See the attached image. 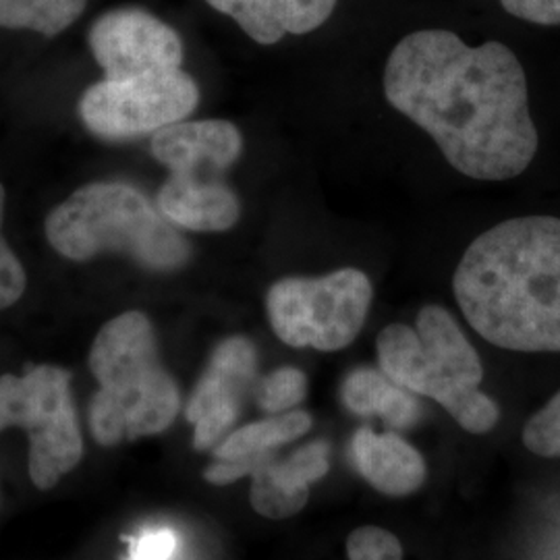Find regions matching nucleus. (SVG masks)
<instances>
[{
  "mask_svg": "<svg viewBox=\"0 0 560 560\" xmlns=\"http://www.w3.org/2000/svg\"><path fill=\"white\" fill-rule=\"evenodd\" d=\"M384 96L469 179H515L538 154L527 78L502 42L469 46L446 30L413 32L386 60Z\"/></svg>",
  "mask_w": 560,
  "mask_h": 560,
  "instance_id": "obj_1",
  "label": "nucleus"
},
{
  "mask_svg": "<svg viewBox=\"0 0 560 560\" xmlns=\"http://www.w3.org/2000/svg\"><path fill=\"white\" fill-rule=\"evenodd\" d=\"M481 339L520 353H560V219L521 217L474 241L453 279Z\"/></svg>",
  "mask_w": 560,
  "mask_h": 560,
  "instance_id": "obj_2",
  "label": "nucleus"
},
{
  "mask_svg": "<svg viewBox=\"0 0 560 560\" xmlns=\"http://www.w3.org/2000/svg\"><path fill=\"white\" fill-rule=\"evenodd\" d=\"M90 370L101 388L88 420L102 446L161 434L177 418L179 386L162 365L145 314L125 312L106 322L92 345Z\"/></svg>",
  "mask_w": 560,
  "mask_h": 560,
  "instance_id": "obj_3",
  "label": "nucleus"
},
{
  "mask_svg": "<svg viewBox=\"0 0 560 560\" xmlns=\"http://www.w3.org/2000/svg\"><path fill=\"white\" fill-rule=\"evenodd\" d=\"M376 353L378 368L390 381L416 397L436 400L469 434H486L501 420L497 400L481 393L478 351L441 305L421 307L416 326H386Z\"/></svg>",
  "mask_w": 560,
  "mask_h": 560,
  "instance_id": "obj_4",
  "label": "nucleus"
},
{
  "mask_svg": "<svg viewBox=\"0 0 560 560\" xmlns=\"http://www.w3.org/2000/svg\"><path fill=\"white\" fill-rule=\"evenodd\" d=\"M44 231L67 260L119 252L148 270L173 272L191 258L179 231L138 187L122 180L83 185L48 214Z\"/></svg>",
  "mask_w": 560,
  "mask_h": 560,
  "instance_id": "obj_5",
  "label": "nucleus"
},
{
  "mask_svg": "<svg viewBox=\"0 0 560 560\" xmlns=\"http://www.w3.org/2000/svg\"><path fill=\"white\" fill-rule=\"evenodd\" d=\"M27 432V471L38 490H50L83 457V439L71 397V374L59 365H34L0 378V432Z\"/></svg>",
  "mask_w": 560,
  "mask_h": 560,
  "instance_id": "obj_6",
  "label": "nucleus"
},
{
  "mask_svg": "<svg viewBox=\"0 0 560 560\" xmlns=\"http://www.w3.org/2000/svg\"><path fill=\"white\" fill-rule=\"evenodd\" d=\"M374 287L358 268H340L326 277H289L270 287L266 312L282 342L332 353L349 347L365 324Z\"/></svg>",
  "mask_w": 560,
  "mask_h": 560,
  "instance_id": "obj_7",
  "label": "nucleus"
},
{
  "mask_svg": "<svg viewBox=\"0 0 560 560\" xmlns=\"http://www.w3.org/2000/svg\"><path fill=\"white\" fill-rule=\"evenodd\" d=\"M200 88L185 71L104 80L85 90L80 117L102 140H133L189 117Z\"/></svg>",
  "mask_w": 560,
  "mask_h": 560,
  "instance_id": "obj_8",
  "label": "nucleus"
},
{
  "mask_svg": "<svg viewBox=\"0 0 560 560\" xmlns=\"http://www.w3.org/2000/svg\"><path fill=\"white\" fill-rule=\"evenodd\" d=\"M330 469V444L310 442L279 459L277 451L249 459H217L206 469V480L229 486L245 476L252 478L249 501L266 520L298 515L310 501V490Z\"/></svg>",
  "mask_w": 560,
  "mask_h": 560,
  "instance_id": "obj_9",
  "label": "nucleus"
},
{
  "mask_svg": "<svg viewBox=\"0 0 560 560\" xmlns=\"http://www.w3.org/2000/svg\"><path fill=\"white\" fill-rule=\"evenodd\" d=\"M90 48L104 80L168 73L183 62L179 34L141 9L104 13L90 30Z\"/></svg>",
  "mask_w": 560,
  "mask_h": 560,
  "instance_id": "obj_10",
  "label": "nucleus"
},
{
  "mask_svg": "<svg viewBox=\"0 0 560 560\" xmlns=\"http://www.w3.org/2000/svg\"><path fill=\"white\" fill-rule=\"evenodd\" d=\"M258 353L252 340L231 337L214 349L185 418L196 425V451H210L231 432L240 418L241 405L256 381Z\"/></svg>",
  "mask_w": 560,
  "mask_h": 560,
  "instance_id": "obj_11",
  "label": "nucleus"
},
{
  "mask_svg": "<svg viewBox=\"0 0 560 560\" xmlns=\"http://www.w3.org/2000/svg\"><path fill=\"white\" fill-rule=\"evenodd\" d=\"M241 152L240 129L229 120H179L152 136V154L171 175L221 179Z\"/></svg>",
  "mask_w": 560,
  "mask_h": 560,
  "instance_id": "obj_12",
  "label": "nucleus"
},
{
  "mask_svg": "<svg viewBox=\"0 0 560 560\" xmlns=\"http://www.w3.org/2000/svg\"><path fill=\"white\" fill-rule=\"evenodd\" d=\"M351 455L361 478L386 497H409L428 478L420 451L395 432L361 428L351 441Z\"/></svg>",
  "mask_w": 560,
  "mask_h": 560,
  "instance_id": "obj_13",
  "label": "nucleus"
},
{
  "mask_svg": "<svg viewBox=\"0 0 560 560\" xmlns=\"http://www.w3.org/2000/svg\"><path fill=\"white\" fill-rule=\"evenodd\" d=\"M159 210L171 224L221 233L240 221V198L221 179L171 175L159 191Z\"/></svg>",
  "mask_w": 560,
  "mask_h": 560,
  "instance_id": "obj_14",
  "label": "nucleus"
},
{
  "mask_svg": "<svg viewBox=\"0 0 560 560\" xmlns=\"http://www.w3.org/2000/svg\"><path fill=\"white\" fill-rule=\"evenodd\" d=\"M229 15L241 30L260 44H277L287 34L303 36L322 27L339 0H206Z\"/></svg>",
  "mask_w": 560,
  "mask_h": 560,
  "instance_id": "obj_15",
  "label": "nucleus"
},
{
  "mask_svg": "<svg viewBox=\"0 0 560 560\" xmlns=\"http://www.w3.org/2000/svg\"><path fill=\"white\" fill-rule=\"evenodd\" d=\"M345 407L361 418H382L390 428H411L420 420L421 405L413 393L390 381L381 368L353 370L340 388Z\"/></svg>",
  "mask_w": 560,
  "mask_h": 560,
  "instance_id": "obj_16",
  "label": "nucleus"
},
{
  "mask_svg": "<svg viewBox=\"0 0 560 560\" xmlns=\"http://www.w3.org/2000/svg\"><path fill=\"white\" fill-rule=\"evenodd\" d=\"M312 430V416L305 411H287L231 430L217 446L214 457L222 460L249 459L277 451L289 442L298 441Z\"/></svg>",
  "mask_w": 560,
  "mask_h": 560,
  "instance_id": "obj_17",
  "label": "nucleus"
},
{
  "mask_svg": "<svg viewBox=\"0 0 560 560\" xmlns=\"http://www.w3.org/2000/svg\"><path fill=\"white\" fill-rule=\"evenodd\" d=\"M88 0H0V27L59 36L80 20Z\"/></svg>",
  "mask_w": 560,
  "mask_h": 560,
  "instance_id": "obj_18",
  "label": "nucleus"
},
{
  "mask_svg": "<svg viewBox=\"0 0 560 560\" xmlns=\"http://www.w3.org/2000/svg\"><path fill=\"white\" fill-rule=\"evenodd\" d=\"M307 395V378L298 368H279L261 378L258 405L268 416L293 411Z\"/></svg>",
  "mask_w": 560,
  "mask_h": 560,
  "instance_id": "obj_19",
  "label": "nucleus"
},
{
  "mask_svg": "<svg viewBox=\"0 0 560 560\" xmlns=\"http://www.w3.org/2000/svg\"><path fill=\"white\" fill-rule=\"evenodd\" d=\"M523 444L538 457H560V390L525 423Z\"/></svg>",
  "mask_w": 560,
  "mask_h": 560,
  "instance_id": "obj_20",
  "label": "nucleus"
},
{
  "mask_svg": "<svg viewBox=\"0 0 560 560\" xmlns=\"http://www.w3.org/2000/svg\"><path fill=\"white\" fill-rule=\"evenodd\" d=\"M349 560H402V546L395 534L378 525H363L347 538Z\"/></svg>",
  "mask_w": 560,
  "mask_h": 560,
  "instance_id": "obj_21",
  "label": "nucleus"
},
{
  "mask_svg": "<svg viewBox=\"0 0 560 560\" xmlns=\"http://www.w3.org/2000/svg\"><path fill=\"white\" fill-rule=\"evenodd\" d=\"M4 187L0 183V310H7L15 305L23 298L25 287H27V277L21 266L20 258L15 252L9 247L7 240L2 237V219H4Z\"/></svg>",
  "mask_w": 560,
  "mask_h": 560,
  "instance_id": "obj_22",
  "label": "nucleus"
},
{
  "mask_svg": "<svg viewBox=\"0 0 560 560\" xmlns=\"http://www.w3.org/2000/svg\"><path fill=\"white\" fill-rule=\"evenodd\" d=\"M179 550V536L168 527L143 529L129 546L127 560H173Z\"/></svg>",
  "mask_w": 560,
  "mask_h": 560,
  "instance_id": "obj_23",
  "label": "nucleus"
},
{
  "mask_svg": "<svg viewBox=\"0 0 560 560\" xmlns=\"http://www.w3.org/2000/svg\"><path fill=\"white\" fill-rule=\"evenodd\" d=\"M502 9L527 23L560 25V0H501Z\"/></svg>",
  "mask_w": 560,
  "mask_h": 560,
  "instance_id": "obj_24",
  "label": "nucleus"
}]
</instances>
